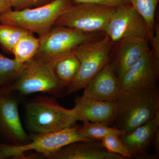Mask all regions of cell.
Here are the masks:
<instances>
[{"label": "cell", "mask_w": 159, "mask_h": 159, "mask_svg": "<svg viewBox=\"0 0 159 159\" xmlns=\"http://www.w3.org/2000/svg\"><path fill=\"white\" fill-rule=\"evenodd\" d=\"M0 159H3L2 152V149H1V146H0Z\"/></svg>", "instance_id": "f1b7e54d"}, {"label": "cell", "mask_w": 159, "mask_h": 159, "mask_svg": "<svg viewBox=\"0 0 159 159\" xmlns=\"http://www.w3.org/2000/svg\"><path fill=\"white\" fill-rule=\"evenodd\" d=\"M104 33L113 43L129 36L146 39L149 44L152 39L145 19L130 4L116 7Z\"/></svg>", "instance_id": "9c48e42d"}, {"label": "cell", "mask_w": 159, "mask_h": 159, "mask_svg": "<svg viewBox=\"0 0 159 159\" xmlns=\"http://www.w3.org/2000/svg\"><path fill=\"white\" fill-rule=\"evenodd\" d=\"M114 43L106 34L77 46L74 51L80 63L78 75L68 88L71 94L85 88L89 82L110 61Z\"/></svg>", "instance_id": "277c9868"}, {"label": "cell", "mask_w": 159, "mask_h": 159, "mask_svg": "<svg viewBox=\"0 0 159 159\" xmlns=\"http://www.w3.org/2000/svg\"><path fill=\"white\" fill-rule=\"evenodd\" d=\"M50 159H125L109 152L100 142L77 141L66 145L47 157Z\"/></svg>", "instance_id": "2e32d148"}, {"label": "cell", "mask_w": 159, "mask_h": 159, "mask_svg": "<svg viewBox=\"0 0 159 159\" xmlns=\"http://www.w3.org/2000/svg\"><path fill=\"white\" fill-rule=\"evenodd\" d=\"M53 0H10L11 7L15 10L31 8L46 5Z\"/></svg>", "instance_id": "cb8c5ba5"}, {"label": "cell", "mask_w": 159, "mask_h": 159, "mask_svg": "<svg viewBox=\"0 0 159 159\" xmlns=\"http://www.w3.org/2000/svg\"><path fill=\"white\" fill-rule=\"evenodd\" d=\"M78 126L44 134H34L31 141L25 145L14 146L0 143L3 159L9 157H23L25 152L35 151L47 157L60 148L77 141H93L80 135Z\"/></svg>", "instance_id": "8992f818"}, {"label": "cell", "mask_w": 159, "mask_h": 159, "mask_svg": "<svg viewBox=\"0 0 159 159\" xmlns=\"http://www.w3.org/2000/svg\"><path fill=\"white\" fill-rule=\"evenodd\" d=\"M159 128V111L153 119L129 133L120 139L130 153L131 158L147 159L150 157L148 151L152 145L156 131Z\"/></svg>", "instance_id": "5bb4252c"}, {"label": "cell", "mask_w": 159, "mask_h": 159, "mask_svg": "<svg viewBox=\"0 0 159 159\" xmlns=\"http://www.w3.org/2000/svg\"><path fill=\"white\" fill-rule=\"evenodd\" d=\"M83 96L99 101L116 102L122 90L113 67L109 62L89 82Z\"/></svg>", "instance_id": "4fadbf2b"}, {"label": "cell", "mask_w": 159, "mask_h": 159, "mask_svg": "<svg viewBox=\"0 0 159 159\" xmlns=\"http://www.w3.org/2000/svg\"><path fill=\"white\" fill-rule=\"evenodd\" d=\"M150 49L155 55L159 57V26L157 23L155 24L154 34L151 41Z\"/></svg>", "instance_id": "484cf974"}, {"label": "cell", "mask_w": 159, "mask_h": 159, "mask_svg": "<svg viewBox=\"0 0 159 159\" xmlns=\"http://www.w3.org/2000/svg\"><path fill=\"white\" fill-rule=\"evenodd\" d=\"M64 87L48 63L34 57L25 63L16 80L8 86L0 89V93L18 92L29 95L40 92L58 96L62 94Z\"/></svg>", "instance_id": "5b68a950"}, {"label": "cell", "mask_w": 159, "mask_h": 159, "mask_svg": "<svg viewBox=\"0 0 159 159\" xmlns=\"http://www.w3.org/2000/svg\"><path fill=\"white\" fill-rule=\"evenodd\" d=\"M77 121L73 109L64 108L50 97H37L26 106L27 126L34 134L54 132L70 128Z\"/></svg>", "instance_id": "3957f363"}, {"label": "cell", "mask_w": 159, "mask_h": 159, "mask_svg": "<svg viewBox=\"0 0 159 159\" xmlns=\"http://www.w3.org/2000/svg\"><path fill=\"white\" fill-rule=\"evenodd\" d=\"M77 132L84 138L97 141L110 134H114L120 136L125 134L123 131L114 127H111L105 123L100 122H83L80 126H78Z\"/></svg>", "instance_id": "d6986e66"}, {"label": "cell", "mask_w": 159, "mask_h": 159, "mask_svg": "<svg viewBox=\"0 0 159 159\" xmlns=\"http://www.w3.org/2000/svg\"><path fill=\"white\" fill-rule=\"evenodd\" d=\"M12 93H0L1 143L19 146L30 142L20 119L18 102Z\"/></svg>", "instance_id": "30bf717a"}, {"label": "cell", "mask_w": 159, "mask_h": 159, "mask_svg": "<svg viewBox=\"0 0 159 159\" xmlns=\"http://www.w3.org/2000/svg\"><path fill=\"white\" fill-rule=\"evenodd\" d=\"M152 145L154 148L156 152V156L158 157L159 154V128L158 129L155 133L152 139Z\"/></svg>", "instance_id": "4316f807"}, {"label": "cell", "mask_w": 159, "mask_h": 159, "mask_svg": "<svg viewBox=\"0 0 159 159\" xmlns=\"http://www.w3.org/2000/svg\"><path fill=\"white\" fill-rule=\"evenodd\" d=\"M159 77V57L150 48L119 80L122 89L145 88L157 85Z\"/></svg>", "instance_id": "8fae6325"}, {"label": "cell", "mask_w": 159, "mask_h": 159, "mask_svg": "<svg viewBox=\"0 0 159 159\" xmlns=\"http://www.w3.org/2000/svg\"><path fill=\"white\" fill-rule=\"evenodd\" d=\"M116 44V51L112 62L114 72L120 80L145 51L150 49L148 40L129 36L119 40Z\"/></svg>", "instance_id": "7c38bea8"}, {"label": "cell", "mask_w": 159, "mask_h": 159, "mask_svg": "<svg viewBox=\"0 0 159 159\" xmlns=\"http://www.w3.org/2000/svg\"><path fill=\"white\" fill-rule=\"evenodd\" d=\"M116 102L113 127L129 132L153 119L159 111L158 86L122 89Z\"/></svg>", "instance_id": "6da1fadb"}, {"label": "cell", "mask_w": 159, "mask_h": 159, "mask_svg": "<svg viewBox=\"0 0 159 159\" xmlns=\"http://www.w3.org/2000/svg\"><path fill=\"white\" fill-rule=\"evenodd\" d=\"M76 4L88 3L97 4L105 6L118 7L123 5L130 4L129 0H73Z\"/></svg>", "instance_id": "d4e9b609"}, {"label": "cell", "mask_w": 159, "mask_h": 159, "mask_svg": "<svg viewBox=\"0 0 159 159\" xmlns=\"http://www.w3.org/2000/svg\"><path fill=\"white\" fill-rule=\"evenodd\" d=\"M27 31L17 27L0 25V44L6 51L12 53L15 45Z\"/></svg>", "instance_id": "7402d4cb"}, {"label": "cell", "mask_w": 159, "mask_h": 159, "mask_svg": "<svg viewBox=\"0 0 159 159\" xmlns=\"http://www.w3.org/2000/svg\"><path fill=\"white\" fill-rule=\"evenodd\" d=\"M116 7L97 4H73L60 16L54 25L87 33H104Z\"/></svg>", "instance_id": "52a82bcc"}, {"label": "cell", "mask_w": 159, "mask_h": 159, "mask_svg": "<svg viewBox=\"0 0 159 159\" xmlns=\"http://www.w3.org/2000/svg\"><path fill=\"white\" fill-rule=\"evenodd\" d=\"M130 5L145 19L152 39L154 31L155 16L159 0H129Z\"/></svg>", "instance_id": "44dd1931"}, {"label": "cell", "mask_w": 159, "mask_h": 159, "mask_svg": "<svg viewBox=\"0 0 159 159\" xmlns=\"http://www.w3.org/2000/svg\"><path fill=\"white\" fill-rule=\"evenodd\" d=\"M10 0H0V14L11 9Z\"/></svg>", "instance_id": "83f0119b"}, {"label": "cell", "mask_w": 159, "mask_h": 159, "mask_svg": "<svg viewBox=\"0 0 159 159\" xmlns=\"http://www.w3.org/2000/svg\"><path fill=\"white\" fill-rule=\"evenodd\" d=\"M73 2V0H53L33 8L10 9L0 14V24L17 27L41 37L48 33L57 19L74 4Z\"/></svg>", "instance_id": "7a4b0ae2"}, {"label": "cell", "mask_w": 159, "mask_h": 159, "mask_svg": "<svg viewBox=\"0 0 159 159\" xmlns=\"http://www.w3.org/2000/svg\"><path fill=\"white\" fill-rule=\"evenodd\" d=\"M25 63L10 59L0 53V89L14 82L24 69Z\"/></svg>", "instance_id": "ffe728a7"}, {"label": "cell", "mask_w": 159, "mask_h": 159, "mask_svg": "<svg viewBox=\"0 0 159 159\" xmlns=\"http://www.w3.org/2000/svg\"><path fill=\"white\" fill-rule=\"evenodd\" d=\"M77 121L100 122L110 126L116 115V102L99 101L82 96L77 97L74 108Z\"/></svg>", "instance_id": "9a60e30c"}, {"label": "cell", "mask_w": 159, "mask_h": 159, "mask_svg": "<svg viewBox=\"0 0 159 159\" xmlns=\"http://www.w3.org/2000/svg\"><path fill=\"white\" fill-rule=\"evenodd\" d=\"M48 63L61 84L68 88L76 79L80 66L74 50Z\"/></svg>", "instance_id": "e0dca14e"}, {"label": "cell", "mask_w": 159, "mask_h": 159, "mask_svg": "<svg viewBox=\"0 0 159 159\" xmlns=\"http://www.w3.org/2000/svg\"><path fill=\"white\" fill-rule=\"evenodd\" d=\"M40 47L39 38L35 37L31 32L27 31L23 34L12 50L14 59L24 64L33 59Z\"/></svg>", "instance_id": "ac0fdd59"}, {"label": "cell", "mask_w": 159, "mask_h": 159, "mask_svg": "<svg viewBox=\"0 0 159 159\" xmlns=\"http://www.w3.org/2000/svg\"><path fill=\"white\" fill-rule=\"evenodd\" d=\"M97 33H87L76 29L56 26L39 38L40 47L35 58L47 63L73 51L77 46L99 38Z\"/></svg>", "instance_id": "ba28073f"}, {"label": "cell", "mask_w": 159, "mask_h": 159, "mask_svg": "<svg viewBox=\"0 0 159 159\" xmlns=\"http://www.w3.org/2000/svg\"><path fill=\"white\" fill-rule=\"evenodd\" d=\"M100 141L103 147L109 152L120 155L125 159L131 158L130 153L118 135L110 134Z\"/></svg>", "instance_id": "603a6c76"}]
</instances>
